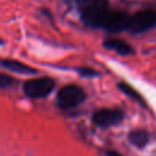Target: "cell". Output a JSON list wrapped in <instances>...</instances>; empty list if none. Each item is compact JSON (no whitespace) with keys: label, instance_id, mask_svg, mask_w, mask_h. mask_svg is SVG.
<instances>
[{"label":"cell","instance_id":"3957f363","mask_svg":"<svg viewBox=\"0 0 156 156\" xmlns=\"http://www.w3.org/2000/svg\"><path fill=\"white\" fill-rule=\"evenodd\" d=\"M55 87V80L50 77H39L28 79L23 84V91L28 98L41 99L48 96Z\"/></svg>","mask_w":156,"mask_h":156},{"label":"cell","instance_id":"277c9868","mask_svg":"<svg viewBox=\"0 0 156 156\" xmlns=\"http://www.w3.org/2000/svg\"><path fill=\"white\" fill-rule=\"evenodd\" d=\"M128 21H129V16L126 12L107 9L101 18L99 28H102L107 32L118 33L127 29Z\"/></svg>","mask_w":156,"mask_h":156},{"label":"cell","instance_id":"30bf717a","mask_svg":"<svg viewBox=\"0 0 156 156\" xmlns=\"http://www.w3.org/2000/svg\"><path fill=\"white\" fill-rule=\"evenodd\" d=\"M118 88H119L124 94H127L130 99L135 100V101H136V102H139V104L145 105L144 99H143V98L140 96V94H139L134 88H132L130 85H128V84H126V83H118Z\"/></svg>","mask_w":156,"mask_h":156},{"label":"cell","instance_id":"8fae6325","mask_svg":"<svg viewBox=\"0 0 156 156\" xmlns=\"http://www.w3.org/2000/svg\"><path fill=\"white\" fill-rule=\"evenodd\" d=\"M13 84V79L7 76V74H4V73H0V89H4V88H9Z\"/></svg>","mask_w":156,"mask_h":156},{"label":"cell","instance_id":"9c48e42d","mask_svg":"<svg viewBox=\"0 0 156 156\" xmlns=\"http://www.w3.org/2000/svg\"><path fill=\"white\" fill-rule=\"evenodd\" d=\"M129 141L136 146V147H143L147 144L149 141V134L145 132V130H141V129H135L133 132L129 133V136H128Z\"/></svg>","mask_w":156,"mask_h":156},{"label":"cell","instance_id":"4fadbf2b","mask_svg":"<svg viewBox=\"0 0 156 156\" xmlns=\"http://www.w3.org/2000/svg\"><path fill=\"white\" fill-rule=\"evenodd\" d=\"M106 156H123V155H121V154H118V152H116V151H106Z\"/></svg>","mask_w":156,"mask_h":156},{"label":"cell","instance_id":"5b68a950","mask_svg":"<svg viewBox=\"0 0 156 156\" xmlns=\"http://www.w3.org/2000/svg\"><path fill=\"white\" fill-rule=\"evenodd\" d=\"M123 119V112L118 108H101L94 112L93 122L100 128H107L118 124Z\"/></svg>","mask_w":156,"mask_h":156},{"label":"cell","instance_id":"7c38bea8","mask_svg":"<svg viewBox=\"0 0 156 156\" xmlns=\"http://www.w3.org/2000/svg\"><path fill=\"white\" fill-rule=\"evenodd\" d=\"M80 73L84 74V76H94V74H96L93 69H89V68H83V69H80Z\"/></svg>","mask_w":156,"mask_h":156},{"label":"cell","instance_id":"7a4b0ae2","mask_svg":"<svg viewBox=\"0 0 156 156\" xmlns=\"http://www.w3.org/2000/svg\"><path fill=\"white\" fill-rule=\"evenodd\" d=\"M156 26V11L151 9H145L129 16L127 30L133 34H139L146 32Z\"/></svg>","mask_w":156,"mask_h":156},{"label":"cell","instance_id":"8992f818","mask_svg":"<svg viewBox=\"0 0 156 156\" xmlns=\"http://www.w3.org/2000/svg\"><path fill=\"white\" fill-rule=\"evenodd\" d=\"M104 46L108 50H112V51L119 54V55H130L133 52V48L128 43H126L121 39H116V38L106 39L104 41Z\"/></svg>","mask_w":156,"mask_h":156},{"label":"cell","instance_id":"ba28073f","mask_svg":"<svg viewBox=\"0 0 156 156\" xmlns=\"http://www.w3.org/2000/svg\"><path fill=\"white\" fill-rule=\"evenodd\" d=\"M77 5L80 12L108 7L107 0H77Z\"/></svg>","mask_w":156,"mask_h":156},{"label":"cell","instance_id":"6da1fadb","mask_svg":"<svg viewBox=\"0 0 156 156\" xmlns=\"http://www.w3.org/2000/svg\"><path fill=\"white\" fill-rule=\"evenodd\" d=\"M85 99L84 90L76 85V84H68L60 89V91L56 95V104L62 110H72L80 105Z\"/></svg>","mask_w":156,"mask_h":156},{"label":"cell","instance_id":"52a82bcc","mask_svg":"<svg viewBox=\"0 0 156 156\" xmlns=\"http://www.w3.org/2000/svg\"><path fill=\"white\" fill-rule=\"evenodd\" d=\"M0 65L12 72L16 73H21V74H34L37 73V71L20 61L16 60H0Z\"/></svg>","mask_w":156,"mask_h":156}]
</instances>
